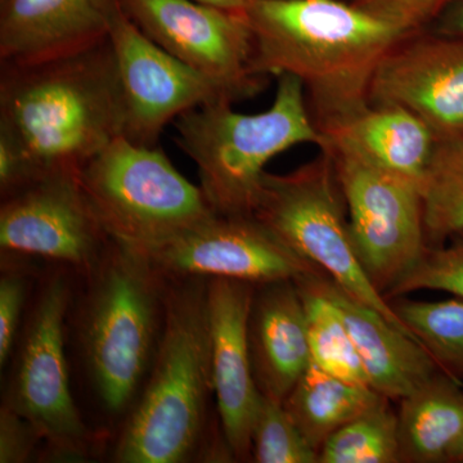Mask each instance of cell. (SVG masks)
I'll return each instance as SVG.
<instances>
[{"instance_id":"11","label":"cell","mask_w":463,"mask_h":463,"mask_svg":"<svg viewBox=\"0 0 463 463\" xmlns=\"http://www.w3.org/2000/svg\"><path fill=\"white\" fill-rule=\"evenodd\" d=\"M123 93L124 138L156 147L170 121L197 106L233 99L221 85L194 71L151 41L120 7L109 26Z\"/></svg>"},{"instance_id":"9","label":"cell","mask_w":463,"mask_h":463,"mask_svg":"<svg viewBox=\"0 0 463 463\" xmlns=\"http://www.w3.org/2000/svg\"><path fill=\"white\" fill-rule=\"evenodd\" d=\"M70 298L63 276L43 286L24 328L5 404L32 422L56 455L83 457L91 438L70 388L65 354Z\"/></svg>"},{"instance_id":"33","label":"cell","mask_w":463,"mask_h":463,"mask_svg":"<svg viewBox=\"0 0 463 463\" xmlns=\"http://www.w3.org/2000/svg\"><path fill=\"white\" fill-rule=\"evenodd\" d=\"M203 5H210L224 11L237 12V14H248L257 0H196Z\"/></svg>"},{"instance_id":"5","label":"cell","mask_w":463,"mask_h":463,"mask_svg":"<svg viewBox=\"0 0 463 463\" xmlns=\"http://www.w3.org/2000/svg\"><path fill=\"white\" fill-rule=\"evenodd\" d=\"M90 274L81 321L85 364L100 404L121 413L156 354L167 277L138 250L115 241Z\"/></svg>"},{"instance_id":"22","label":"cell","mask_w":463,"mask_h":463,"mask_svg":"<svg viewBox=\"0 0 463 463\" xmlns=\"http://www.w3.org/2000/svg\"><path fill=\"white\" fill-rule=\"evenodd\" d=\"M389 303L439 368L463 383V298L420 301L401 297Z\"/></svg>"},{"instance_id":"21","label":"cell","mask_w":463,"mask_h":463,"mask_svg":"<svg viewBox=\"0 0 463 463\" xmlns=\"http://www.w3.org/2000/svg\"><path fill=\"white\" fill-rule=\"evenodd\" d=\"M383 399L388 398L370 386L340 379L310 361L283 405L307 443L319 455L335 432Z\"/></svg>"},{"instance_id":"17","label":"cell","mask_w":463,"mask_h":463,"mask_svg":"<svg viewBox=\"0 0 463 463\" xmlns=\"http://www.w3.org/2000/svg\"><path fill=\"white\" fill-rule=\"evenodd\" d=\"M303 279L331 301L345 323L374 392L389 401H402L440 373L419 341L352 297L327 274L317 272Z\"/></svg>"},{"instance_id":"26","label":"cell","mask_w":463,"mask_h":463,"mask_svg":"<svg viewBox=\"0 0 463 463\" xmlns=\"http://www.w3.org/2000/svg\"><path fill=\"white\" fill-rule=\"evenodd\" d=\"M318 452L307 443L285 405L260 395L251 432V461L318 463Z\"/></svg>"},{"instance_id":"23","label":"cell","mask_w":463,"mask_h":463,"mask_svg":"<svg viewBox=\"0 0 463 463\" xmlns=\"http://www.w3.org/2000/svg\"><path fill=\"white\" fill-rule=\"evenodd\" d=\"M421 192L426 243L437 248L463 230V138L438 143Z\"/></svg>"},{"instance_id":"25","label":"cell","mask_w":463,"mask_h":463,"mask_svg":"<svg viewBox=\"0 0 463 463\" xmlns=\"http://www.w3.org/2000/svg\"><path fill=\"white\" fill-rule=\"evenodd\" d=\"M383 399L322 447L318 463H401L398 412Z\"/></svg>"},{"instance_id":"27","label":"cell","mask_w":463,"mask_h":463,"mask_svg":"<svg viewBox=\"0 0 463 463\" xmlns=\"http://www.w3.org/2000/svg\"><path fill=\"white\" fill-rule=\"evenodd\" d=\"M420 289L448 292L463 298V230L452 234L444 245L426 248L421 259L385 298L390 301Z\"/></svg>"},{"instance_id":"13","label":"cell","mask_w":463,"mask_h":463,"mask_svg":"<svg viewBox=\"0 0 463 463\" xmlns=\"http://www.w3.org/2000/svg\"><path fill=\"white\" fill-rule=\"evenodd\" d=\"M138 251L172 277L228 279L258 286L322 272L252 215L216 213L194 230Z\"/></svg>"},{"instance_id":"19","label":"cell","mask_w":463,"mask_h":463,"mask_svg":"<svg viewBox=\"0 0 463 463\" xmlns=\"http://www.w3.org/2000/svg\"><path fill=\"white\" fill-rule=\"evenodd\" d=\"M318 129L325 138L322 148L346 149L421 187L439 143L412 112L381 103L365 102Z\"/></svg>"},{"instance_id":"12","label":"cell","mask_w":463,"mask_h":463,"mask_svg":"<svg viewBox=\"0 0 463 463\" xmlns=\"http://www.w3.org/2000/svg\"><path fill=\"white\" fill-rule=\"evenodd\" d=\"M79 174L47 173L0 205L3 254L33 255L90 273L109 248Z\"/></svg>"},{"instance_id":"15","label":"cell","mask_w":463,"mask_h":463,"mask_svg":"<svg viewBox=\"0 0 463 463\" xmlns=\"http://www.w3.org/2000/svg\"><path fill=\"white\" fill-rule=\"evenodd\" d=\"M252 283L207 279L213 389L222 440L234 461L251 459V432L260 390L252 370L249 318Z\"/></svg>"},{"instance_id":"8","label":"cell","mask_w":463,"mask_h":463,"mask_svg":"<svg viewBox=\"0 0 463 463\" xmlns=\"http://www.w3.org/2000/svg\"><path fill=\"white\" fill-rule=\"evenodd\" d=\"M321 149L334 160L359 263L385 298L428 248L421 185L336 146Z\"/></svg>"},{"instance_id":"29","label":"cell","mask_w":463,"mask_h":463,"mask_svg":"<svg viewBox=\"0 0 463 463\" xmlns=\"http://www.w3.org/2000/svg\"><path fill=\"white\" fill-rule=\"evenodd\" d=\"M26 281L16 272H3L0 279V364H5L14 343L25 306Z\"/></svg>"},{"instance_id":"10","label":"cell","mask_w":463,"mask_h":463,"mask_svg":"<svg viewBox=\"0 0 463 463\" xmlns=\"http://www.w3.org/2000/svg\"><path fill=\"white\" fill-rule=\"evenodd\" d=\"M120 5L151 41L221 85L234 102L263 90L267 78L252 67L254 35L248 14L196 0H120Z\"/></svg>"},{"instance_id":"34","label":"cell","mask_w":463,"mask_h":463,"mask_svg":"<svg viewBox=\"0 0 463 463\" xmlns=\"http://www.w3.org/2000/svg\"><path fill=\"white\" fill-rule=\"evenodd\" d=\"M449 463H463V438L457 443V446L453 448L452 453H450Z\"/></svg>"},{"instance_id":"6","label":"cell","mask_w":463,"mask_h":463,"mask_svg":"<svg viewBox=\"0 0 463 463\" xmlns=\"http://www.w3.org/2000/svg\"><path fill=\"white\" fill-rule=\"evenodd\" d=\"M79 182L109 239L128 248H155L216 214L163 149L124 137L91 157Z\"/></svg>"},{"instance_id":"24","label":"cell","mask_w":463,"mask_h":463,"mask_svg":"<svg viewBox=\"0 0 463 463\" xmlns=\"http://www.w3.org/2000/svg\"><path fill=\"white\" fill-rule=\"evenodd\" d=\"M295 282L306 307L312 361L334 376L370 386L354 341L331 301L313 288L303 277Z\"/></svg>"},{"instance_id":"14","label":"cell","mask_w":463,"mask_h":463,"mask_svg":"<svg viewBox=\"0 0 463 463\" xmlns=\"http://www.w3.org/2000/svg\"><path fill=\"white\" fill-rule=\"evenodd\" d=\"M368 102L412 112L438 142L463 138V38L408 33L380 61Z\"/></svg>"},{"instance_id":"32","label":"cell","mask_w":463,"mask_h":463,"mask_svg":"<svg viewBox=\"0 0 463 463\" xmlns=\"http://www.w3.org/2000/svg\"><path fill=\"white\" fill-rule=\"evenodd\" d=\"M429 29L441 35L463 38V0H450Z\"/></svg>"},{"instance_id":"28","label":"cell","mask_w":463,"mask_h":463,"mask_svg":"<svg viewBox=\"0 0 463 463\" xmlns=\"http://www.w3.org/2000/svg\"><path fill=\"white\" fill-rule=\"evenodd\" d=\"M450 0H354V5L404 33L428 29Z\"/></svg>"},{"instance_id":"16","label":"cell","mask_w":463,"mask_h":463,"mask_svg":"<svg viewBox=\"0 0 463 463\" xmlns=\"http://www.w3.org/2000/svg\"><path fill=\"white\" fill-rule=\"evenodd\" d=\"M120 0H2L0 63L70 56L108 39Z\"/></svg>"},{"instance_id":"18","label":"cell","mask_w":463,"mask_h":463,"mask_svg":"<svg viewBox=\"0 0 463 463\" xmlns=\"http://www.w3.org/2000/svg\"><path fill=\"white\" fill-rule=\"evenodd\" d=\"M249 346L258 389L283 403L312 361L306 307L295 281L255 288Z\"/></svg>"},{"instance_id":"4","label":"cell","mask_w":463,"mask_h":463,"mask_svg":"<svg viewBox=\"0 0 463 463\" xmlns=\"http://www.w3.org/2000/svg\"><path fill=\"white\" fill-rule=\"evenodd\" d=\"M232 105L215 100L184 112L174 121L175 142L196 164L201 190L218 214L251 215L268 163L295 146L322 148L325 138L297 76H277L276 96L263 112L241 114Z\"/></svg>"},{"instance_id":"30","label":"cell","mask_w":463,"mask_h":463,"mask_svg":"<svg viewBox=\"0 0 463 463\" xmlns=\"http://www.w3.org/2000/svg\"><path fill=\"white\" fill-rule=\"evenodd\" d=\"M41 434L14 408L5 404L0 410V462L29 461Z\"/></svg>"},{"instance_id":"7","label":"cell","mask_w":463,"mask_h":463,"mask_svg":"<svg viewBox=\"0 0 463 463\" xmlns=\"http://www.w3.org/2000/svg\"><path fill=\"white\" fill-rule=\"evenodd\" d=\"M251 215L352 297L414 337L359 263L345 197L327 151L319 149L318 156L288 174L265 172Z\"/></svg>"},{"instance_id":"1","label":"cell","mask_w":463,"mask_h":463,"mask_svg":"<svg viewBox=\"0 0 463 463\" xmlns=\"http://www.w3.org/2000/svg\"><path fill=\"white\" fill-rule=\"evenodd\" d=\"M248 17L255 74L300 79L317 128L368 102L380 61L408 33L341 0H257Z\"/></svg>"},{"instance_id":"3","label":"cell","mask_w":463,"mask_h":463,"mask_svg":"<svg viewBox=\"0 0 463 463\" xmlns=\"http://www.w3.org/2000/svg\"><path fill=\"white\" fill-rule=\"evenodd\" d=\"M167 277L163 330L149 379L115 449L120 463H181L199 449L214 395L207 279Z\"/></svg>"},{"instance_id":"20","label":"cell","mask_w":463,"mask_h":463,"mask_svg":"<svg viewBox=\"0 0 463 463\" xmlns=\"http://www.w3.org/2000/svg\"><path fill=\"white\" fill-rule=\"evenodd\" d=\"M401 463H444L463 438V383L443 371L399 401Z\"/></svg>"},{"instance_id":"2","label":"cell","mask_w":463,"mask_h":463,"mask_svg":"<svg viewBox=\"0 0 463 463\" xmlns=\"http://www.w3.org/2000/svg\"><path fill=\"white\" fill-rule=\"evenodd\" d=\"M123 93L111 43L33 63H0V130L42 174H79L124 136Z\"/></svg>"},{"instance_id":"31","label":"cell","mask_w":463,"mask_h":463,"mask_svg":"<svg viewBox=\"0 0 463 463\" xmlns=\"http://www.w3.org/2000/svg\"><path fill=\"white\" fill-rule=\"evenodd\" d=\"M43 175L32 158L9 134L0 130V194L2 199Z\"/></svg>"}]
</instances>
